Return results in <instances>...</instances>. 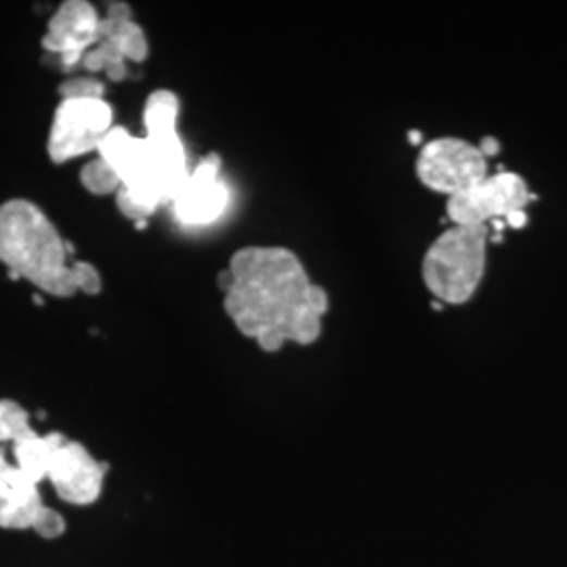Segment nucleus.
I'll list each match as a JSON object with an SVG mask.
<instances>
[{"label":"nucleus","mask_w":567,"mask_h":567,"mask_svg":"<svg viewBox=\"0 0 567 567\" xmlns=\"http://www.w3.org/2000/svg\"><path fill=\"white\" fill-rule=\"evenodd\" d=\"M63 99H103V85L93 78H72L60 87Z\"/></svg>","instance_id":"obj_16"},{"label":"nucleus","mask_w":567,"mask_h":567,"mask_svg":"<svg viewBox=\"0 0 567 567\" xmlns=\"http://www.w3.org/2000/svg\"><path fill=\"white\" fill-rule=\"evenodd\" d=\"M83 185L89 189L90 194H119L122 183H120L116 171L99 156L97 160H93L89 164H85L83 173H81Z\"/></svg>","instance_id":"obj_15"},{"label":"nucleus","mask_w":567,"mask_h":567,"mask_svg":"<svg viewBox=\"0 0 567 567\" xmlns=\"http://www.w3.org/2000/svg\"><path fill=\"white\" fill-rule=\"evenodd\" d=\"M7 467H9V463H7V458H4V452L0 448V471L7 469Z\"/></svg>","instance_id":"obj_18"},{"label":"nucleus","mask_w":567,"mask_h":567,"mask_svg":"<svg viewBox=\"0 0 567 567\" xmlns=\"http://www.w3.org/2000/svg\"><path fill=\"white\" fill-rule=\"evenodd\" d=\"M32 433L30 415L17 402L0 399V444H15Z\"/></svg>","instance_id":"obj_14"},{"label":"nucleus","mask_w":567,"mask_h":567,"mask_svg":"<svg viewBox=\"0 0 567 567\" xmlns=\"http://www.w3.org/2000/svg\"><path fill=\"white\" fill-rule=\"evenodd\" d=\"M221 160L210 153L189 173L180 194L173 200L181 223L192 227L210 225L227 209L230 192L221 181Z\"/></svg>","instance_id":"obj_11"},{"label":"nucleus","mask_w":567,"mask_h":567,"mask_svg":"<svg viewBox=\"0 0 567 567\" xmlns=\"http://www.w3.org/2000/svg\"><path fill=\"white\" fill-rule=\"evenodd\" d=\"M180 99L171 90L151 93L144 124L146 137L114 126L99 146V156L116 171L119 209L133 221H144L162 202H173L189 177L187 153L177 133Z\"/></svg>","instance_id":"obj_2"},{"label":"nucleus","mask_w":567,"mask_h":567,"mask_svg":"<svg viewBox=\"0 0 567 567\" xmlns=\"http://www.w3.org/2000/svg\"><path fill=\"white\" fill-rule=\"evenodd\" d=\"M150 45L144 30L133 22V13L126 4L114 2L108 7L99 26L95 47L83 58V67L90 74L103 72L112 81H124L128 61L146 60Z\"/></svg>","instance_id":"obj_8"},{"label":"nucleus","mask_w":567,"mask_h":567,"mask_svg":"<svg viewBox=\"0 0 567 567\" xmlns=\"http://www.w3.org/2000/svg\"><path fill=\"white\" fill-rule=\"evenodd\" d=\"M490 227L454 225L422 257V282L435 299L465 305L473 299L485 273Z\"/></svg>","instance_id":"obj_4"},{"label":"nucleus","mask_w":567,"mask_h":567,"mask_svg":"<svg viewBox=\"0 0 567 567\" xmlns=\"http://www.w3.org/2000/svg\"><path fill=\"white\" fill-rule=\"evenodd\" d=\"M225 311L236 329L275 354L286 343L311 345L322 334L329 295L299 257L282 246H246L223 275Z\"/></svg>","instance_id":"obj_1"},{"label":"nucleus","mask_w":567,"mask_h":567,"mask_svg":"<svg viewBox=\"0 0 567 567\" xmlns=\"http://www.w3.org/2000/svg\"><path fill=\"white\" fill-rule=\"evenodd\" d=\"M65 437L61 433H49V435H38L36 431L13 444V456H15V467L28 476L34 483H40L47 479L49 465L53 458V452L58 449Z\"/></svg>","instance_id":"obj_13"},{"label":"nucleus","mask_w":567,"mask_h":567,"mask_svg":"<svg viewBox=\"0 0 567 567\" xmlns=\"http://www.w3.org/2000/svg\"><path fill=\"white\" fill-rule=\"evenodd\" d=\"M101 17L95 7L85 0L63 2L49 22L42 47L60 56L65 67L81 63L99 38Z\"/></svg>","instance_id":"obj_12"},{"label":"nucleus","mask_w":567,"mask_h":567,"mask_svg":"<svg viewBox=\"0 0 567 567\" xmlns=\"http://www.w3.org/2000/svg\"><path fill=\"white\" fill-rule=\"evenodd\" d=\"M534 196L528 183L517 173H496L479 181L471 189L448 198V217L454 225L490 227L496 221H505L517 212H526Z\"/></svg>","instance_id":"obj_6"},{"label":"nucleus","mask_w":567,"mask_h":567,"mask_svg":"<svg viewBox=\"0 0 567 567\" xmlns=\"http://www.w3.org/2000/svg\"><path fill=\"white\" fill-rule=\"evenodd\" d=\"M410 139H412V141H415V144H420V139H422V135H420V133H417V131H415V133H410Z\"/></svg>","instance_id":"obj_19"},{"label":"nucleus","mask_w":567,"mask_h":567,"mask_svg":"<svg viewBox=\"0 0 567 567\" xmlns=\"http://www.w3.org/2000/svg\"><path fill=\"white\" fill-rule=\"evenodd\" d=\"M417 177L431 192L452 198L488 177V158L465 139H433L418 153Z\"/></svg>","instance_id":"obj_5"},{"label":"nucleus","mask_w":567,"mask_h":567,"mask_svg":"<svg viewBox=\"0 0 567 567\" xmlns=\"http://www.w3.org/2000/svg\"><path fill=\"white\" fill-rule=\"evenodd\" d=\"M478 148L485 158H492V156H496L501 151V144L494 137H483Z\"/></svg>","instance_id":"obj_17"},{"label":"nucleus","mask_w":567,"mask_h":567,"mask_svg":"<svg viewBox=\"0 0 567 567\" xmlns=\"http://www.w3.org/2000/svg\"><path fill=\"white\" fill-rule=\"evenodd\" d=\"M47 479L61 501L74 507H87L101 496L106 467L95 460L83 444L63 440L53 452Z\"/></svg>","instance_id":"obj_10"},{"label":"nucleus","mask_w":567,"mask_h":567,"mask_svg":"<svg viewBox=\"0 0 567 567\" xmlns=\"http://www.w3.org/2000/svg\"><path fill=\"white\" fill-rule=\"evenodd\" d=\"M112 108L103 99H63L49 133V156L65 162L99 150L112 126Z\"/></svg>","instance_id":"obj_7"},{"label":"nucleus","mask_w":567,"mask_h":567,"mask_svg":"<svg viewBox=\"0 0 567 567\" xmlns=\"http://www.w3.org/2000/svg\"><path fill=\"white\" fill-rule=\"evenodd\" d=\"M0 528L34 530L38 537L53 540L65 532V521L58 510L45 507L38 483L9 465L0 471Z\"/></svg>","instance_id":"obj_9"},{"label":"nucleus","mask_w":567,"mask_h":567,"mask_svg":"<svg viewBox=\"0 0 567 567\" xmlns=\"http://www.w3.org/2000/svg\"><path fill=\"white\" fill-rule=\"evenodd\" d=\"M0 263L11 278H24L47 295L63 299L81 291L78 263H70L58 230L28 200L0 207Z\"/></svg>","instance_id":"obj_3"}]
</instances>
